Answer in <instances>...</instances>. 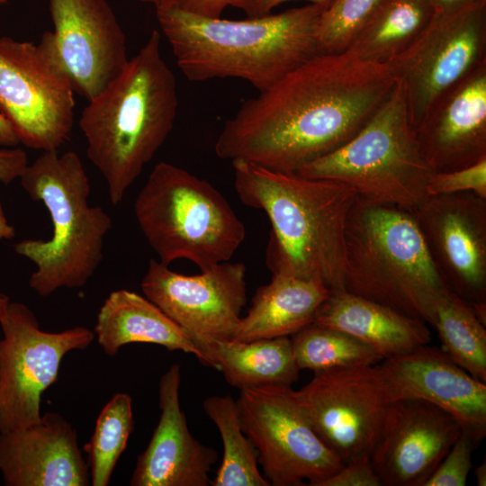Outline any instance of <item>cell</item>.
Wrapping results in <instances>:
<instances>
[{"label": "cell", "mask_w": 486, "mask_h": 486, "mask_svg": "<svg viewBox=\"0 0 486 486\" xmlns=\"http://www.w3.org/2000/svg\"><path fill=\"white\" fill-rule=\"evenodd\" d=\"M324 7L307 4L245 20L208 18L175 4L156 8L161 31L190 81L239 78L259 92L319 54Z\"/></svg>", "instance_id": "3957f363"}, {"label": "cell", "mask_w": 486, "mask_h": 486, "mask_svg": "<svg viewBox=\"0 0 486 486\" xmlns=\"http://www.w3.org/2000/svg\"><path fill=\"white\" fill-rule=\"evenodd\" d=\"M448 290L413 212L356 197L345 230L344 291L428 323Z\"/></svg>", "instance_id": "8992f818"}, {"label": "cell", "mask_w": 486, "mask_h": 486, "mask_svg": "<svg viewBox=\"0 0 486 486\" xmlns=\"http://www.w3.org/2000/svg\"><path fill=\"white\" fill-rule=\"evenodd\" d=\"M433 173L418 147L398 79L351 140L295 172L339 182L360 199L410 212L428 197L427 184Z\"/></svg>", "instance_id": "52a82bcc"}, {"label": "cell", "mask_w": 486, "mask_h": 486, "mask_svg": "<svg viewBox=\"0 0 486 486\" xmlns=\"http://www.w3.org/2000/svg\"><path fill=\"white\" fill-rule=\"evenodd\" d=\"M434 172H447L486 158V61L439 94L414 127Z\"/></svg>", "instance_id": "d6986e66"}, {"label": "cell", "mask_w": 486, "mask_h": 486, "mask_svg": "<svg viewBox=\"0 0 486 486\" xmlns=\"http://www.w3.org/2000/svg\"><path fill=\"white\" fill-rule=\"evenodd\" d=\"M382 0H330L322 11L316 32L319 53L348 50Z\"/></svg>", "instance_id": "4dcf8cb0"}, {"label": "cell", "mask_w": 486, "mask_h": 486, "mask_svg": "<svg viewBox=\"0 0 486 486\" xmlns=\"http://www.w3.org/2000/svg\"><path fill=\"white\" fill-rule=\"evenodd\" d=\"M221 436L223 456L212 481L213 486H270L258 469V454L244 433L237 401L230 395H214L202 404Z\"/></svg>", "instance_id": "83f0119b"}, {"label": "cell", "mask_w": 486, "mask_h": 486, "mask_svg": "<svg viewBox=\"0 0 486 486\" xmlns=\"http://www.w3.org/2000/svg\"><path fill=\"white\" fill-rule=\"evenodd\" d=\"M133 427L130 396L125 392L115 393L102 409L94 433L84 446L92 486L109 484Z\"/></svg>", "instance_id": "f546056e"}, {"label": "cell", "mask_w": 486, "mask_h": 486, "mask_svg": "<svg viewBox=\"0 0 486 486\" xmlns=\"http://www.w3.org/2000/svg\"><path fill=\"white\" fill-rule=\"evenodd\" d=\"M486 61V0L434 14L389 65L405 93L413 127L432 102Z\"/></svg>", "instance_id": "7c38bea8"}, {"label": "cell", "mask_w": 486, "mask_h": 486, "mask_svg": "<svg viewBox=\"0 0 486 486\" xmlns=\"http://www.w3.org/2000/svg\"><path fill=\"white\" fill-rule=\"evenodd\" d=\"M212 367L227 382L245 390L264 386H291L298 380L291 338L279 337L252 341H220L204 347Z\"/></svg>", "instance_id": "d4e9b609"}, {"label": "cell", "mask_w": 486, "mask_h": 486, "mask_svg": "<svg viewBox=\"0 0 486 486\" xmlns=\"http://www.w3.org/2000/svg\"><path fill=\"white\" fill-rule=\"evenodd\" d=\"M476 483L478 486L486 485V461L485 459L479 465L473 468Z\"/></svg>", "instance_id": "b9f144b4"}, {"label": "cell", "mask_w": 486, "mask_h": 486, "mask_svg": "<svg viewBox=\"0 0 486 486\" xmlns=\"http://www.w3.org/2000/svg\"><path fill=\"white\" fill-rule=\"evenodd\" d=\"M241 428L273 486H318L344 463L311 427L291 386L240 391Z\"/></svg>", "instance_id": "8fae6325"}, {"label": "cell", "mask_w": 486, "mask_h": 486, "mask_svg": "<svg viewBox=\"0 0 486 486\" xmlns=\"http://www.w3.org/2000/svg\"><path fill=\"white\" fill-rule=\"evenodd\" d=\"M436 14L455 11L480 0H428Z\"/></svg>", "instance_id": "f35d334b"}, {"label": "cell", "mask_w": 486, "mask_h": 486, "mask_svg": "<svg viewBox=\"0 0 486 486\" xmlns=\"http://www.w3.org/2000/svg\"><path fill=\"white\" fill-rule=\"evenodd\" d=\"M428 324L436 328L441 349L472 377L486 382V329L470 302L448 290L436 302Z\"/></svg>", "instance_id": "4316f807"}, {"label": "cell", "mask_w": 486, "mask_h": 486, "mask_svg": "<svg viewBox=\"0 0 486 486\" xmlns=\"http://www.w3.org/2000/svg\"><path fill=\"white\" fill-rule=\"evenodd\" d=\"M0 327V432L6 433L40 419L41 395L56 382L63 357L95 337L86 327L44 331L27 305L4 293Z\"/></svg>", "instance_id": "30bf717a"}, {"label": "cell", "mask_w": 486, "mask_h": 486, "mask_svg": "<svg viewBox=\"0 0 486 486\" xmlns=\"http://www.w3.org/2000/svg\"><path fill=\"white\" fill-rule=\"evenodd\" d=\"M0 472L7 486H86L89 469L77 433L58 412L30 426L0 432Z\"/></svg>", "instance_id": "ffe728a7"}, {"label": "cell", "mask_w": 486, "mask_h": 486, "mask_svg": "<svg viewBox=\"0 0 486 486\" xmlns=\"http://www.w3.org/2000/svg\"><path fill=\"white\" fill-rule=\"evenodd\" d=\"M463 431L457 419L424 400L391 403L370 455L382 485L423 486Z\"/></svg>", "instance_id": "e0dca14e"}, {"label": "cell", "mask_w": 486, "mask_h": 486, "mask_svg": "<svg viewBox=\"0 0 486 486\" xmlns=\"http://www.w3.org/2000/svg\"><path fill=\"white\" fill-rule=\"evenodd\" d=\"M19 179L29 196L44 204L53 230L47 240L23 239L14 246L36 266L30 287L46 297L60 288L85 286L103 260L112 221L100 206L88 203L90 184L79 156L43 151Z\"/></svg>", "instance_id": "5b68a950"}, {"label": "cell", "mask_w": 486, "mask_h": 486, "mask_svg": "<svg viewBox=\"0 0 486 486\" xmlns=\"http://www.w3.org/2000/svg\"><path fill=\"white\" fill-rule=\"evenodd\" d=\"M137 222L159 261L187 259L205 270L229 261L245 226L207 180L167 162L157 164L134 202Z\"/></svg>", "instance_id": "ba28073f"}, {"label": "cell", "mask_w": 486, "mask_h": 486, "mask_svg": "<svg viewBox=\"0 0 486 486\" xmlns=\"http://www.w3.org/2000/svg\"><path fill=\"white\" fill-rule=\"evenodd\" d=\"M290 338L300 370L317 373L375 365L383 360L376 351L347 333L313 322Z\"/></svg>", "instance_id": "f1b7e54d"}, {"label": "cell", "mask_w": 486, "mask_h": 486, "mask_svg": "<svg viewBox=\"0 0 486 486\" xmlns=\"http://www.w3.org/2000/svg\"><path fill=\"white\" fill-rule=\"evenodd\" d=\"M153 31L122 72L83 109L78 125L86 156L120 203L171 132L177 114L175 75Z\"/></svg>", "instance_id": "277c9868"}, {"label": "cell", "mask_w": 486, "mask_h": 486, "mask_svg": "<svg viewBox=\"0 0 486 486\" xmlns=\"http://www.w3.org/2000/svg\"><path fill=\"white\" fill-rule=\"evenodd\" d=\"M447 288L486 301V199L472 193L428 196L412 212Z\"/></svg>", "instance_id": "9a60e30c"}, {"label": "cell", "mask_w": 486, "mask_h": 486, "mask_svg": "<svg viewBox=\"0 0 486 486\" xmlns=\"http://www.w3.org/2000/svg\"><path fill=\"white\" fill-rule=\"evenodd\" d=\"M140 287L204 352L208 345L235 337L247 302L246 266L225 261L186 275L150 259Z\"/></svg>", "instance_id": "5bb4252c"}, {"label": "cell", "mask_w": 486, "mask_h": 486, "mask_svg": "<svg viewBox=\"0 0 486 486\" xmlns=\"http://www.w3.org/2000/svg\"><path fill=\"white\" fill-rule=\"evenodd\" d=\"M313 323L347 333L383 359L410 353L431 340L425 321L344 290L330 291Z\"/></svg>", "instance_id": "7402d4cb"}, {"label": "cell", "mask_w": 486, "mask_h": 486, "mask_svg": "<svg viewBox=\"0 0 486 486\" xmlns=\"http://www.w3.org/2000/svg\"><path fill=\"white\" fill-rule=\"evenodd\" d=\"M27 154L15 147H0V182L9 184L21 175L28 166Z\"/></svg>", "instance_id": "e575fe53"}, {"label": "cell", "mask_w": 486, "mask_h": 486, "mask_svg": "<svg viewBox=\"0 0 486 486\" xmlns=\"http://www.w3.org/2000/svg\"><path fill=\"white\" fill-rule=\"evenodd\" d=\"M472 312L476 319L484 326H486V301L470 302Z\"/></svg>", "instance_id": "60d3db41"}, {"label": "cell", "mask_w": 486, "mask_h": 486, "mask_svg": "<svg viewBox=\"0 0 486 486\" xmlns=\"http://www.w3.org/2000/svg\"><path fill=\"white\" fill-rule=\"evenodd\" d=\"M370 459L344 464L334 474L318 486H381Z\"/></svg>", "instance_id": "836d02e7"}, {"label": "cell", "mask_w": 486, "mask_h": 486, "mask_svg": "<svg viewBox=\"0 0 486 486\" xmlns=\"http://www.w3.org/2000/svg\"><path fill=\"white\" fill-rule=\"evenodd\" d=\"M475 447L471 436L462 431L423 486H464L472 468V452Z\"/></svg>", "instance_id": "d6a6232c"}, {"label": "cell", "mask_w": 486, "mask_h": 486, "mask_svg": "<svg viewBox=\"0 0 486 486\" xmlns=\"http://www.w3.org/2000/svg\"><path fill=\"white\" fill-rule=\"evenodd\" d=\"M330 292L320 281L274 274L258 287L231 341L289 337L314 321Z\"/></svg>", "instance_id": "cb8c5ba5"}, {"label": "cell", "mask_w": 486, "mask_h": 486, "mask_svg": "<svg viewBox=\"0 0 486 486\" xmlns=\"http://www.w3.org/2000/svg\"><path fill=\"white\" fill-rule=\"evenodd\" d=\"M294 394L317 435L344 464L370 459L393 401L378 364L314 373Z\"/></svg>", "instance_id": "4fadbf2b"}, {"label": "cell", "mask_w": 486, "mask_h": 486, "mask_svg": "<svg viewBox=\"0 0 486 486\" xmlns=\"http://www.w3.org/2000/svg\"><path fill=\"white\" fill-rule=\"evenodd\" d=\"M20 143L19 139L4 115L0 113V147L13 148Z\"/></svg>", "instance_id": "74e56055"}, {"label": "cell", "mask_w": 486, "mask_h": 486, "mask_svg": "<svg viewBox=\"0 0 486 486\" xmlns=\"http://www.w3.org/2000/svg\"><path fill=\"white\" fill-rule=\"evenodd\" d=\"M240 201L267 215L266 262L272 274L344 290L345 230L356 194L339 182L308 178L243 161L231 162Z\"/></svg>", "instance_id": "7a4b0ae2"}, {"label": "cell", "mask_w": 486, "mask_h": 486, "mask_svg": "<svg viewBox=\"0 0 486 486\" xmlns=\"http://www.w3.org/2000/svg\"><path fill=\"white\" fill-rule=\"evenodd\" d=\"M231 2L232 0H176L175 4L195 15L219 18Z\"/></svg>", "instance_id": "d590c367"}, {"label": "cell", "mask_w": 486, "mask_h": 486, "mask_svg": "<svg viewBox=\"0 0 486 486\" xmlns=\"http://www.w3.org/2000/svg\"><path fill=\"white\" fill-rule=\"evenodd\" d=\"M395 81L387 63L349 50L319 53L244 102L224 123L215 153L295 173L351 140Z\"/></svg>", "instance_id": "6da1fadb"}, {"label": "cell", "mask_w": 486, "mask_h": 486, "mask_svg": "<svg viewBox=\"0 0 486 486\" xmlns=\"http://www.w3.org/2000/svg\"><path fill=\"white\" fill-rule=\"evenodd\" d=\"M457 193H472L486 199V158L460 169L434 172L427 184L428 196Z\"/></svg>", "instance_id": "1f68e13d"}, {"label": "cell", "mask_w": 486, "mask_h": 486, "mask_svg": "<svg viewBox=\"0 0 486 486\" xmlns=\"http://www.w3.org/2000/svg\"><path fill=\"white\" fill-rule=\"evenodd\" d=\"M57 58L74 92L95 97L129 61L126 36L106 0H50Z\"/></svg>", "instance_id": "2e32d148"}, {"label": "cell", "mask_w": 486, "mask_h": 486, "mask_svg": "<svg viewBox=\"0 0 486 486\" xmlns=\"http://www.w3.org/2000/svg\"><path fill=\"white\" fill-rule=\"evenodd\" d=\"M143 3L151 4L155 8L176 4V0H138Z\"/></svg>", "instance_id": "7bdbcfd3"}, {"label": "cell", "mask_w": 486, "mask_h": 486, "mask_svg": "<svg viewBox=\"0 0 486 486\" xmlns=\"http://www.w3.org/2000/svg\"><path fill=\"white\" fill-rule=\"evenodd\" d=\"M291 0H232L230 5L244 11L248 17L261 16L270 14L271 10ZM311 4L322 6L324 8L330 0H305Z\"/></svg>", "instance_id": "8d00e7d4"}, {"label": "cell", "mask_w": 486, "mask_h": 486, "mask_svg": "<svg viewBox=\"0 0 486 486\" xmlns=\"http://www.w3.org/2000/svg\"><path fill=\"white\" fill-rule=\"evenodd\" d=\"M93 331L108 356L116 355L130 343H150L192 354L200 363L212 367L206 354L180 326L135 292H112L99 310Z\"/></svg>", "instance_id": "603a6c76"}, {"label": "cell", "mask_w": 486, "mask_h": 486, "mask_svg": "<svg viewBox=\"0 0 486 486\" xmlns=\"http://www.w3.org/2000/svg\"><path fill=\"white\" fill-rule=\"evenodd\" d=\"M74 90L58 62L51 32L40 42L0 38V113L20 143L58 149L74 122Z\"/></svg>", "instance_id": "9c48e42d"}, {"label": "cell", "mask_w": 486, "mask_h": 486, "mask_svg": "<svg viewBox=\"0 0 486 486\" xmlns=\"http://www.w3.org/2000/svg\"><path fill=\"white\" fill-rule=\"evenodd\" d=\"M180 365L172 364L159 382L158 423L138 458L131 486H209L218 453L189 431L179 401Z\"/></svg>", "instance_id": "44dd1931"}, {"label": "cell", "mask_w": 486, "mask_h": 486, "mask_svg": "<svg viewBox=\"0 0 486 486\" xmlns=\"http://www.w3.org/2000/svg\"><path fill=\"white\" fill-rule=\"evenodd\" d=\"M14 235L15 229L8 222L0 201V239H11Z\"/></svg>", "instance_id": "ab89813d"}, {"label": "cell", "mask_w": 486, "mask_h": 486, "mask_svg": "<svg viewBox=\"0 0 486 486\" xmlns=\"http://www.w3.org/2000/svg\"><path fill=\"white\" fill-rule=\"evenodd\" d=\"M379 368L392 400L419 399L453 415L478 446L486 436V383L456 364L441 348L421 346L383 359Z\"/></svg>", "instance_id": "ac0fdd59"}, {"label": "cell", "mask_w": 486, "mask_h": 486, "mask_svg": "<svg viewBox=\"0 0 486 486\" xmlns=\"http://www.w3.org/2000/svg\"><path fill=\"white\" fill-rule=\"evenodd\" d=\"M434 14L428 0H382L347 50L364 60L387 63L417 39Z\"/></svg>", "instance_id": "484cf974"}]
</instances>
